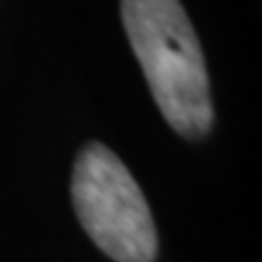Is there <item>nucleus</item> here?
Returning <instances> with one entry per match:
<instances>
[{
  "instance_id": "obj_1",
  "label": "nucleus",
  "mask_w": 262,
  "mask_h": 262,
  "mask_svg": "<svg viewBox=\"0 0 262 262\" xmlns=\"http://www.w3.org/2000/svg\"><path fill=\"white\" fill-rule=\"evenodd\" d=\"M122 19L163 117L187 139L204 136L214 119L209 75L182 3L122 0Z\"/></svg>"
},
{
  "instance_id": "obj_2",
  "label": "nucleus",
  "mask_w": 262,
  "mask_h": 262,
  "mask_svg": "<svg viewBox=\"0 0 262 262\" xmlns=\"http://www.w3.org/2000/svg\"><path fill=\"white\" fill-rule=\"evenodd\" d=\"M73 206L93 243L117 262H153L158 233L148 202L122 160L88 143L75 160Z\"/></svg>"
}]
</instances>
